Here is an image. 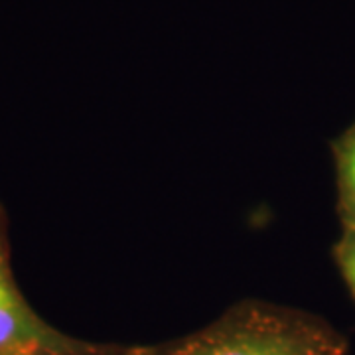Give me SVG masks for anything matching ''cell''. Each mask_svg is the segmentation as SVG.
Wrapping results in <instances>:
<instances>
[{
  "label": "cell",
  "mask_w": 355,
  "mask_h": 355,
  "mask_svg": "<svg viewBox=\"0 0 355 355\" xmlns=\"http://www.w3.org/2000/svg\"><path fill=\"white\" fill-rule=\"evenodd\" d=\"M123 345L69 336L40 316L20 291L12 266L10 225L0 205V355H121Z\"/></svg>",
  "instance_id": "7a4b0ae2"
},
{
  "label": "cell",
  "mask_w": 355,
  "mask_h": 355,
  "mask_svg": "<svg viewBox=\"0 0 355 355\" xmlns=\"http://www.w3.org/2000/svg\"><path fill=\"white\" fill-rule=\"evenodd\" d=\"M121 355H349V342L312 312L245 298L203 328L166 342L123 345Z\"/></svg>",
  "instance_id": "6da1fadb"
},
{
  "label": "cell",
  "mask_w": 355,
  "mask_h": 355,
  "mask_svg": "<svg viewBox=\"0 0 355 355\" xmlns=\"http://www.w3.org/2000/svg\"><path fill=\"white\" fill-rule=\"evenodd\" d=\"M338 184V216L343 227H355V123L331 142Z\"/></svg>",
  "instance_id": "3957f363"
},
{
  "label": "cell",
  "mask_w": 355,
  "mask_h": 355,
  "mask_svg": "<svg viewBox=\"0 0 355 355\" xmlns=\"http://www.w3.org/2000/svg\"><path fill=\"white\" fill-rule=\"evenodd\" d=\"M334 261L355 300V227H343L342 237L334 245Z\"/></svg>",
  "instance_id": "277c9868"
}]
</instances>
